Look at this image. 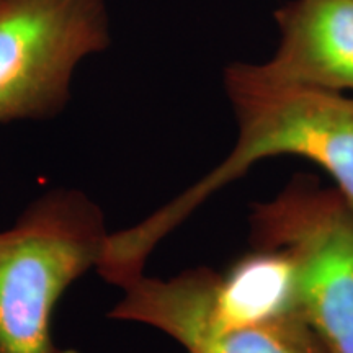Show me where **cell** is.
<instances>
[{
  "mask_svg": "<svg viewBox=\"0 0 353 353\" xmlns=\"http://www.w3.org/2000/svg\"><path fill=\"white\" fill-rule=\"evenodd\" d=\"M250 244L281 252L303 314L330 353H353V211L337 188L294 176L250 211Z\"/></svg>",
  "mask_w": 353,
  "mask_h": 353,
  "instance_id": "3957f363",
  "label": "cell"
},
{
  "mask_svg": "<svg viewBox=\"0 0 353 353\" xmlns=\"http://www.w3.org/2000/svg\"><path fill=\"white\" fill-rule=\"evenodd\" d=\"M110 232L99 203L72 187L41 193L0 231V353H63L56 307L97 270Z\"/></svg>",
  "mask_w": 353,
  "mask_h": 353,
  "instance_id": "7a4b0ae2",
  "label": "cell"
},
{
  "mask_svg": "<svg viewBox=\"0 0 353 353\" xmlns=\"http://www.w3.org/2000/svg\"><path fill=\"white\" fill-rule=\"evenodd\" d=\"M280 43L263 63H232L263 85L353 90V0H290L278 7Z\"/></svg>",
  "mask_w": 353,
  "mask_h": 353,
  "instance_id": "8992f818",
  "label": "cell"
},
{
  "mask_svg": "<svg viewBox=\"0 0 353 353\" xmlns=\"http://www.w3.org/2000/svg\"><path fill=\"white\" fill-rule=\"evenodd\" d=\"M108 44L105 0H0V125L57 117L79 65Z\"/></svg>",
  "mask_w": 353,
  "mask_h": 353,
  "instance_id": "277c9868",
  "label": "cell"
},
{
  "mask_svg": "<svg viewBox=\"0 0 353 353\" xmlns=\"http://www.w3.org/2000/svg\"><path fill=\"white\" fill-rule=\"evenodd\" d=\"M218 272L195 267L170 278L145 273L120 288L108 312L118 322L156 329L187 353H330L303 312L234 317L216 306Z\"/></svg>",
  "mask_w": 353,
  "mask_h": 353,
  "instance_id": "5b68a950",
  "label": "cell"
},
{
  "mask_svg": "<svg viewBox=\"0 0 353 353\" xmlns=\"http://www.w3.org/2000/svg\"><path fill=\"white\" fill-rule=\"evenodd\" d=\"M224 90L237 121L231 152L196 183L130 228L110 232L97 273L125 286L162 241L216 192L268 157L296 156L332 176L353 211V99L341 92L254 82L229 64Z\"/></svg>",
  "mask_w": 353,
  "mask_h": 353,
  "instance_id": "6da1fadb",
  "label": "cell"
}]
</instances>
